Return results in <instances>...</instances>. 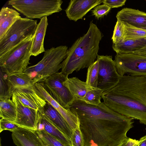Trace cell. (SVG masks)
<instances>
[{"mask_svg": "<svg viewBox=\"0 0 146 146\" xmlns=\"http://www.w3.org/2000/svg\"><path fill=\"white\" fill-rule=\"evenodd\" d=\"M68 109L78 118L85 146H117L128 139L134 121L107 107L75 99Z\"/></svg>", "mask_w": 146, "mask_h": 146, "instance_id": "1", "label": "cell"}, {"mask_svg": "<svg viewBox=\"0 0 146 146\" xmlns=\"http://www.w3.org/2000/svg\"><path fill=\"white\" fill-rule=\"evenodd\" d=\"M102 97L111 109L146 125V77L120 76L117 84L103 92Z\"/></svg>", "mask_w": 146, "mask_h": 146, "instance_id": "2", "label": "cell"}, {"mask_svg": "<svg viewBox=\"0 0 146 146\" xmlns=\"http://www.w3.org/2000/svg\"><path fill=\"white\" fill-rule=\"evenodd\" d=\"M103 35L96 25L90 22L87 33L77 39L68 49L61 64V72L68 77L74 71L88 68L95 61Z\"/></svg>", "mask_w": 146, "mask_h": 146, "instance_id": "3", "label": "cell"}, {"mask_svg": "<svg viewBox=\"0 0 146 146\" xmlns=\"http://www.w3.org/2000/svg\"><path fill=\"white\" fill-rule=\"evenodd\" d=\"M68 50L65 45L52 47L45 51L43 58L38 63L27 67L24 72L31 78L33 85L44 82L50 76L59 72Z\"/></svg>", "mask_w": 146, "mask_h": 146, "instance_id": "4", "label": "cell"}, {"mask_svg": "<svg viewBox=\"0 0 146 146\" xmlns=\"http://www.w3.org/2000/svg\"><path fill=\"white\" fill-rule=\"evenodd\" d=\"M33 37L26 39L0 56V70L8 75L24 72L30 64Z\"/></svg>", "mask_w": 146, "mask_h": 146, "instance_id": "5", "label": "cell"}, {"mask_svg": "<svg viewBox=\"0 0 146 146\" xmlns=\"http://www.w3.org/2000/svg\"><path fill=\"white\" fill-rule=\"evenodd\" d=\"M61 0H11L8 2L18 11L30 19H41L62 10Z\"/></svg>", "mask_w": 146, "mask_h": 146, "instance_id": "6", "label": "cell"}, {"mask_svg": "<svg viewBox=\"0 0 146 146\" xmlns=\"http://www.w3.org/2000/svg\"><path fill=\"white\" fill-rule=\"evenodd\" d=\"M37 21L21 18L10 28L0 40V57L26 39L34 36Z\"/></svg>", "mask_w": 146, "mask_h": 146, "instance_id": "7", "label": "cell"}, {"mask_svg": "<svg viewBox=\"0 0 146 146\" xmlns=\"http://www.w3.org/2000/svg\"><path fill=\"white\" fill-rule=\"evenodd\" d=\"M68 78L61 72H58L50 76L42 82L50 96L66 109H68L75 100L69 90L63 84Z\"/></svg>", "mask_w": 146, "mask_h": 146, "instance_id": "8", "label": "cell"}, {"mask_svg": "<svg viewBox=\"0 0 146 146\" xmlns=\"http://www.w3.org/2000/svg\"><path fill=\"white\" fill-rule=\"evenodd\" d=\"M120 76L125 74L146 77V56L134 54H116L114 60Z\"/></svg>", "mask_w": 146, "mask_h": 146, "instance_id": "9", "label": "cell"}, {"mask_svg": "<svg viewBox=\"0 0 146 146\" xmlns=\"http://www.w3.org/2000/svg\"><path fill=\"white\" fill-rule=\"evenodd\" d=\"M99 72L97 88L103 92L115 86L119 81L120 76L118 73L111 56L98 55Z\"/></svg>", "mask_w": 146, "mask_h": 146, "instance_id": "10", "label": "cell"}, {"mask_svg": "<svg viewBox=\"0 0 146 146\" xmlns=\"http://www.w3.org/2000/svg\"><path fill=\"white\" fill-rule=\"evenodd\" d=\"M12 100L16 105L17 110L16 118L12 123L19 127L36 130L40 118L38 110L24 105L13 95Z\"/></svg>", "mask_w": 146, "mask_h": 146, "instance_id": "11", "label": "cell"}, {"mask_svg": "<svg viewBox=\"0 0 146 146\" xmlns=\"http://www.w3.org/2000/svg\"><path fill=\"white\" fill-rule=\"evenodd\" d=\"M37 94L51 105L61 114L72 131L80 127V121L78 117L69 109H66L54 100L46 91L42 82L37 83L33 86Z\"/></svg>", "mask_w": 146, "mask_h": 146, "instance_id": "12", "label": "cell"}, {"mask_svg": "<svg viewBox=\"0 0 146 146\" xmlns=\"http://www.w3.org/2000/svg\"><path fill=\"white\" fill-rule=\"evenodd\" d=\"M13 95L24 105L38 111L46 103V101L37 94L33 85L17 87L13 92Z\"/></svg>", "mask_w": 146, "mask_h": 146, "instance_id": "13", "label": "cell"}, {"mask_svg": "<svg viewBox=\"0 0 146 146\" xmlns=\"http://www.w3.org/2000/svg\"><path fill=\"white\" fill-rule=\"evenodd\" d=\"M102 1V0H71L65 10L66 16L69 20L76 21L82 19L89 11Z\"/></svg>", "mask_w": 146, "mask_h": 146, "instance_id": "14", "label": "cell"}, {"mask_svg": "<svg viewBox=\"0 0 146 146\" xmlns=\"http://www.w3.org/2000/svg\"><path fill=\"white\" fill-rule=\"evenodd\" d=\"M11 132L13 142L17 146H46L35 130L19 127Z\"/></svg>", "mask_w": 146, "mask_h": 146, "instance_id": "15", "label": "cell"}, {"mask_svg": "<svg viewBox=\"0 0 146 146\" xmlns=\"http://www.w3.org/2000/svg\"><path fill=\"white\" fill-rule=\"evenodd\" d=\"M117 19L134 27L146 31V13L138 10L125 8L119 11Z\"/></svg>", "mask_w": 146, "mask_h": 146, "instance_id": "16", "label": "cell"}, {"mask_svg": "<svg viewBox=\"0 0 146 146\" xmlns=\"http://www.w3.org/2000/svg\"><path fill=\"white\" fill-rule=\"evenodd\" d=\"M39 111L44 115L51 123L71 140L72 130L59 112L48 102Z\"/></svg>", "mask_w": 146, "mask_h": 146, "instance_id": "17", "label": "cell"}, {"mask_svg": "<svg viewBox=\"0 0 146 146\" xmlns=\"http://www.w3.org/2000/svg\"><path fill=\"white\" fill-rule=\"evenodd\" d=\"M48 25L47 17L41 19L38 24L31 46V53L32 56H36L45 52L44 40Z\"/></svg>", "mask_w": 146, "mask_h": 146, "instance_id": "18", "label": "cell"}, {"mask_svg": "<svg viewBox=\"0 0 146 146\" xmlns=\"http://www.w3.org/2000/svg\"><path fill=\"white\" fill-rule=\"evenodd\" d=\"M21 17L16 10L8 7L2 8L0 12V40L12 25Z\"/></svg>", "mask_w": 146, "mask_h": 146, "instance_id": "19", "label": "cell"}, {"mask_svg": "<svg viewBox=\"0 0 146 146\" xmlns=\"http://www.w3.org/2000/svg\"><path fill=\"white\" fill-rule=\"evenodd\" d=\"M146 45V38L125 40L121 42L113 44L112 47L117 54H132Z\"/></svg>", "mask_w": 146, "mask_h": 146, "instance_id": "20", "label": "cell"}, {"mask_svg": "<svg viewBox=\"0 0 146 146\" xmlns=\"http://www.w3.org/2000/svg\"><path fill=\"white\" fill-rule=\"evenodd\" d=\"M75 99L83 100L87 91L88 86L86 82L76 77L68 78L63 82Z\"/></svg>", "mask_w": 146, "mask_h": 146, "instance_id": "21", "label": "cell"}, {"mask_svg": "<svg viewBox=\"0 0 146 146\" xmlns=\"http://www.w3.org/2000/svg\"><path fill=\"white\" fill-rule=\"evenodd\" d=\"M9 94L12 97L15 89L20 87H27L33 85L32 80L24 72L15 73L8 75Z\"/></svg>", "mask_w": 146, "mask_h": 146, "instance_id": "22", "label": "cell"}, {"mask_svg": "<svg viewBox=\"0 0 146 146\" xmlns=\"http://www.w3.org/2000/svg\"><path fill=\"white\" fill-rule=\"evenodd\" d=\"M39 112L40 118L38 121L44 125V130L67 146H72L71 140L55 127L44 115Z\"/></svg>", "mask_w": 146, "mask_h": 146, "instance_id": "23", "label": "cell"}, {"mask_svg": "<svg viewBox=\"0 0 146 146\" xmlns=\"http://www.w3.org/2000/svg\"><path fill=\"white\" fill-rule=\"evenodd\" d=\"M0 117L1 119L12 122L15 120L17 117L16 107L10 98H0Z\"/></svg>", "mask_w": 146, "mask_h": 146, "instance_id": "24", "label": "cell"}, {"mask_svg": "<svg viewBox=\"0 0 146 146\" xmlns=\"http://www.w3.org/2000/svg\"><path fill=\"white\" fill-rule=\"evenodd\" d=\"M98 72L99 62L97 60L88 68L86 82L88 86L97 88Z\"/></svg>", "mask_w": 146, "mask_h": 146, "instance_id": "25", "label": "cell"}, {"mask_svg": "<svg viewBox=\"0 0 146 146\" xmlns=\"http://www.w3.org/2000/svg\"><path fill=\"white\" fill-rule=\"evenodd\" d=\"M103 92L102 90L97 88L88 86L87 91L82 100L88 103L99 104L101 103V99Z\"/></svg>", "mask_w": 146, "mask_h": 146, "instance_id": "26", "label": "cell"}, {"mask_svg": "<svg viewBox=\"0 0 146 146\" xmlns=\"http://www.w3.org/2000/svg\"><path fill=\"white\" fill-rule=\"evenodd\" d=\"M123 23L125 28L124 40L146 38V30L137 28L126 23Z\"/></svg>", "mask_w": 146, "mask_h": 146, "instance_id": "27", "label": "cell"}, {"mask_svg": "<svg viewBox=\"0 0 146 146\" xmlns=\"http://www.w3.org/2000/svg\"><path fill=\"white\" fill-rule=\"evenodd\" d=\"M117 20L111 38L113 44H114L123 41L125 34V28L124 23L119 20Z\"/></svg>", "mask_w": 146, "mask_h": 146, "instance_id": "28", "label": "cell"}, {"mask_svg": "<svg viewBox=\"0 0 146 146\" xmlns=\"http://www.w3.org/2000/svg\"><path fill=\"white\" fill-rule=\"evenodd\" d=\"M35 131L46 146H67L44 130Z\"/></svg>", "mask_w": 146, "mask_h": 146, "instance_id": "29", "label": "cell"}, {"mask_svg": "<svg viewBox=\"0 0 146 146\" xmlns=\"http://www.w3.org/2000/svg\"><path fill=\"white\" fill-rule=\"evenodd\" d=\"M8 76L5 72L0 70V98H10Z\"/></svg>", "mask_w": 146, "mask_h": 146, "instance_id": "30", "label": "cell"}, {"mask_svg": "<svg viewBox=\"0 0 146 146\" xmlns=\"http://www.w3.org/2000/svg\"><path fill=\"white\" fill-rule=\"evenodd\" d=\"M71 140L72 146H85L84 138L80 127L72 131Z\"/></svg>", "mask_w": 146, "mask_h": 146, "instance_id": "31", "label": "cell"}, {"mask_svg": "<svg viewBox=\"0 0 146 146\" xmlns=\"http://www.w3.org/2000/svg\"><path fill=\"white\" fill-rule=\"evenodd\" d=\"M111 8L106 4L99 5L96 6L92 11V14L97 19L104 17L109 13Z\"/></svg>", "mask_w": 146, "mask_h": 146, "instance_id": "32", "label": "cell"}, {"mask_svg": "<svg viewBox=\"0 0 146 146\" xmlns=\"http://www.w3.org/2000/svg\"><path fill=\"white\" fill-rule=\"evenodd\" d=\"M19 127L17 125L11 122L6 120L0 119V133L5 130L12 131L16 129Z\"/></svg>", "mask_w": 146, "mask_h": 146, "instance_id": "33", "label": "cell"}, {"mask_svg": "<svg viewBox=\"0 0 146 146\" xmlns=\"http://www.w3.org/2000/svg\"><path fill=\"white\" fill-rule=\"evenodd\" d=\"M126 0H103L102 3L110 7L111 8H118L125 5Z\"/></svg>", "mask_w": 146, "mask_h": 146, "instance_id": "34", "label": "cell"}, {"mask_svg": "<svg viewBox=\"0 0 146 146\" xmlns=\"http://www.w3.org/2000/svg\"><path fill=\"white\" fill-rule=\"evenodd\" d=\"M138 142V140L129 138L126 141V146H136Z\"/></svg>", "mask_w": 146, "mask_h": 146, "instance_id": "35", "label": "cell"}, {"mask_svg": "<svg viewBox=\"0 0 146 146\" xmlns=\"http://www.w3.org/2000/svg\"><path fill=\"white\" fill-rule=\"evenodd\" d=\"M133 54L146 56V45L143 48L137 50Z\"/></svg>", "mask_w": 146, "mask_h": 146, "instance_id": "36", "label": "cell"}, {"mask_svg": "<svg viewBox=\"0 0 146 146\" xmlns=\"http://www.w3.org/2000/svg\"><path fill=\"white\" fill-rule=\"evenodd\" d=\"M138 144L139 146H146V135L138 140Z\"/></svg>", "mask_w": 146, "mask_h": 146, "instance_id": "37", "label": "cell"}, {"mask_svg": "<svg viewBox=\"0 0 146 146\" xmlns=\"http://www.w3.org/2000/svg\"><path fill=\"white\" fill-rule=\"evenodd\" d=\"M126 141H124L117 146H126Z\"/></svg>", "mask_w": 146, "mask_h": 146, "instance_id": "38", "label": "cell"}, {"mask_svg": "<svg viewBox=\"0 0 146 146\" xmlns=\"http://www.w3.org/2000/svg\"><path fill=\"white\" fill-rule=\"evenodd\" d=\"M136 146H138V144H137L136 145Z\"/></svg>", "mask_w": 146, "mask_h": 146, "instance_id": "39", "label": "cell"}]
</instances>
